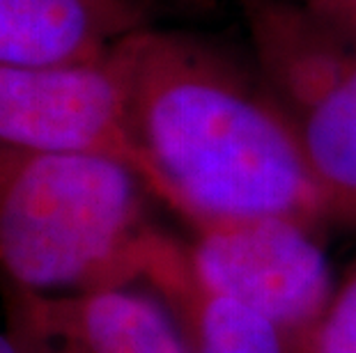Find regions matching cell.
<instances>
[{
	"mask_svg": "<svg viewBox=\"0 0 356 353\" xmlns=\"http://www.w3.org/2000/svg\"><path fill=\"white\" fill-rule=\"evenodd\" d=\"M120 51L154 198L193 230L248 218L315 227L331 218L297 126L264 80L181 30L143 28Z\"/></svg>",
	"mask_w": 356,
	"mask_h": 353,
	"instance_id": "6da1fadb",
	"label": "cell"
},
{
	"mask_svg": "<svg viewBox=\"0 0 356 353\" xmlns=\"http://www.w3.org/2000/svg\"><path fill=\"white\" fill-rule=\"evenodd\" d=\"M152 195L129 165L95 154L0 145V271L42 296L131 289L163 298L188 275V250L147 218Z\"/></svg>",
	"mask_w": 356,
	"mask_h": 353,
	"instance_id": "7a4b0ae2",
	"label": "cell"
},
{
	"mask_svg": "<svg viewBox=\"0 0 356 353\" xmlns=\"http://www.w3.org/2000/svg\"><path fill=\"white\" fill-rule=\"evenodd\" d=\"M0 145L106 156L129 165L154 195V172L131 124L120 44L95 62L0 64Z\"/></svg>",
	"mask_w": 356,
	"mask_h": 353,
	"instance_id": "3957f363",
	"label": "cell"
},
{
	"mask_svg": "<svg viewBox=\"0 0 356 353\" xmlns=\"http://www.w3.org/2000/svg\"><path fill=\"white\" fill-rule=\"evenodd\" d=\"M313 227L290 218H248L195 230V282L248 307L299 349L324 319L336 289Z\"/></svg>",
	"mask_w": 356,
	"mask_h": 353,
	"instance_id": "277c9868",
	"label": "cell"
},
{
	"mask_svg": "<svg viewBox=\"0 0 356 353\" xmlns=\"http://www.w3.org/2000/svg\"><path fill=\"white\" fill-rule=\"evenodd\" d=\"M7 330L21 353H191L170 312L134 289L42 296L10 284Z\"/></svg>",
	"mask_w": 356,
	"mask_h": 353,
	"instance_id": "5b68a950",
	"label": "cell"
},
{
	"mask_svg": "<svg viewBox=\"0 0 356 353\" xmlns=\"http://www.w3.org/2000/svg\"><path fill=\"white\" fill-rule=\"evenodd\" d=\"M257 71L287 115L327 89L356 53V40L306 0H237Z\"/></svg>",
	"mask_w": 356,
	"mask_h": 353,
	"instance_id": "8992f818",
	"label": "cell"
},
{
	"mask_svg": "<svg viewBox=\"0 0 356 353\" xmlns=\"http://www.w3.org/2000/svg\"><path fill=\"white\" fill-rule=\"evenodd\" d=\"M156 0H0V64H76L152 26Z\"/></svg>",
	"mask_w": 356,
	"mask_h": 353,
	"instance_id": "52a82bcc",
	"label": "cell"
},
{
	"mask_svg": "<svg viewBox=\"0 0 356 353\" xmlns=\"http://www.w3.org/2000/svg\"><path fill=\"white\" fill-rule=\"evenodd\" d=\"M290 119L329 216L356 221V53L336 80Z\"/></svg>",
	"mask_w": 356,
	"mask_h": 353,
	"instance_id": "ba28073f",
	"label": "cell"
},
{
	"mask_svg": "<svg viewBox=\"0 0 356 353\" xmlns=\"http://www.w3.org/2000/svg\"><path fill=\"white\" fill-rule=\"evenodd\" d=\"M191 353H292L285 335L248 307L202 289L188 271L186 282L170 294Z\"/></svg>",
	"mask_w": 356,
	"mask_h": 353,
	"instance_id": "9c48e42d",
	"label": "cell"
},
{
	"mask_svg": "<svg viewBox=\"0 0 356 353\" xmlns=\"http://www.w3.org/2000/svg\"><path fill=\"white\" fill-rule=\"evenodd\" d=\"M292 353H356V266L336 289L324 319Z\"/></svg>",
	"mask_w": 356,
	"mask_h": 353,
	"instance_id": "30bf717a",
	"label": "cell"
},
{
	"mask_svg": "<svg viewBox=\"0 0 356 353\" xmlns=\"http://www.w3.org/2000/svg\"><path fill=\"white\" fill-rule=\"evenodd\" d=\"M313 7L356 40V0H322Z\"/></svg>",
	"mask_w": 356,
	"mask_h": 353,
	"instance_id": "8fae6325",
	"label": "cell"
},
{
	"mask_svg": "<svg viewBox=\"0 0 356 353\" xmlns=\"http://www.w3.org/2000/svg\"><path fill=\"white\" fill-rule=\"evenodd\" d=\"M0 353H21L19 344L10 335V330H0Z\"/></svg>",
	"mask_w": 356,
	"mask_h": 353,
	"instance_id": "7c38bea8",
	"label": "cell"
},
{
	"mask_svg": "<svg viewBox=\"0 0 356 353\" xmlns=\"http://www.w3.org/2000/svg\"><path fill=\"white\" fill-rule=\"evenodd\" d=\"M306 3H310V5H317V3H322V0H306Z\"/></svg>",
	"mask_w": 356,
	"mask_h": 353,
	"instance_id": "4fadbf2b",
	"label": "cell"
}]
</instances>
